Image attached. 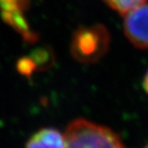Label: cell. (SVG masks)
<instances>
[{
    "label": "cell",
    "instance_id": "1",
    "mask_svg": "<svg viewBox=\"0 0 148 148\" xmlns=\"http://www.w3.org/2000/svg\"><path fill=\"white\" fill-rule=\"evenodd\" d=\"M64 138L66 148H130L114 130L84 118L67 126Z\"/></svg>",
    "mask_w": 148,
    "mask_h": 148
},
{
    "label": "cell",
    "instance_id": "2",
    "mask_svg": "<svg viewBox=\"0 0 148 148\" xmlns=\"http://www.w3.org/2000/svg\"><path fill=\"white\" fill-rule=\"evenodd\" d=\"M110 34L102 25L81 27L73 35L71 53L84 64L95 63L108 51Z\"/></svg>",
    "mask_w": 148,
    "mask_h": 148
},
{
    "label": "cell",
    "instance_id": "3",
    "mask_svg": "<svg viewBox=\"0 0 148 148\" xmlns=\"http://www.w3.org/2000/svg\"><path fill=\"white\" fill-rule=\"evenodd\" d=\"M123 16V30L127 40L138 49H148V3L132 9Z\"/></svg>",
    "mask_w": 148,
    "mask_h": 148
},
{
    "label": "cell",
    "instance_id": "4",
    "mask_svg": "<svg viewBox=\"0 0 148 148\" xmlns=\"http://www.w3.org/2000/svg\"><path fill=\"white\" fill-rule=\"evenodd\" d=\"M27 5L26 0H0V13L3 20L13 27L23 40L33 42L37 40V34L31 30L25 16Z\"/></svg>",
    "mask_w": 148,
    "mask_h": 148
},
{
    "label": "cell",
    "instance_id": "5",
    "mask_svg": "<svg viewBox=\"0 0 148 148\" xmlns=\"http://www.w3.org/2000/svg\"><path fill=\"white\" fill-rule=\"evenodd\" d=\"M25 148H66L64 134L54 128H42L29 138Z\"/></svg>",
    "mask_w": 148,
    "mask_h": 148
},
{
    "label": "cell",
    "instance_id": "6",
    "mask_svg": "<svg viewBox=\"0 0 148 148\" xmlns=\"http://www.w3.org/2000/svg\"><path fill=\"white\" fill-rule=\"evenodd\" d=\"M112 10L118 12L121 14L147 2V0H103Z\"/></svg>",
    "mask_w": 148,
    "mask_h": 148
},
{
    "label": "cell",
    "instance_id": "7",
    "mask_svg": "<svg viewBox=\"0 0 148 148\" xmlns=\"http://www.w3.org/2000/svg\"><path fill=\"white\" fill-rule=\"evenodd\" d=\"M143 87H144V90H145L146 93L148 94V70L144 76V80H143Z\"/></svg>",
    "mask_w": 148,
    "mask_h": 148
},
{
    "label": "cell",
    "instance_id": "8",
    "mask_svg": "<svg viewBox=\"0 0 148 148\" xmlns=\"http://www.w3.org/2000/svg\"><path fill=\"white\" fill-rule=\"evenodd\" d=\"M144 148H148V143L146 144V146H145V147H144Z\"/></svg>",
    "mask_w": 148,
    "mask_h": 148
}]
</instances>
